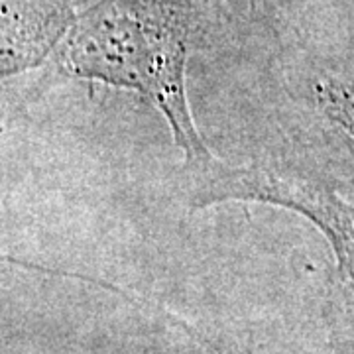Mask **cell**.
Returning <instances> with one entry per match:
<instances>
[{
    "instance_id": "obj_1",
    "label": "cell",
    "mask_w": 354,
    "mask_h": 354,
    "mask_svg": "<svg viewBox=\"0 0 354 354\" xmlns=\"http://www.w3.org/2000/svg\"><path fill=\"white\" fill-rule=\"evenodd\" d=\"M209 0H97L59 48L67 75L138 93L167 120L191 169L211 164L191 116L185 71Z\"/></svg>"
},
{
    "instance_id": "obj_2",
    "label": "cell",
    "mask_w": 354,
    "mask_h": 354,
    "mask_svg": "<svg viewBox=\"0 0 354 354\" xmlns=\"http://www.w3.org/2000/svg\"><path fill=\"white\" fill-rule=\"evenodd\" d=\"M193 205L227 201L268 203L313 223L329 241L342 281L354 288V205L321 183L256 165H227L221 160L193 169Z\"/></svg>"
},
{
    "instance_id": "obj_3",
    "label": "cell",
    "mask_w": 354,
    "mask_h": 354,
    "mask_svg": "<svg viewBox=\"0 0 354 354\" xmlns=\"http://www.w3.org/2000/svg\"><path fill=\"white\" fill-rule=\"evenodd\" d=\"M79 14L73 0H2L0 75L36 69L62 48Z\"/></svg>"
},
{
    "instance_id": "obj_4",
    "label": "cell",
    "mask_w": 354,
    "mask_h": 354,
    "mask_svg": "<svg viewBox=\"0 0 354 354\" xmlns=\"http://www.w3.org/2000/svg\"><path fill=\"white\" fill-rule=\"evenodd\" d=\"M317 102L330 122L354 144V87L335 79L317 83Z\"/></svg>"
}]
</instances>
